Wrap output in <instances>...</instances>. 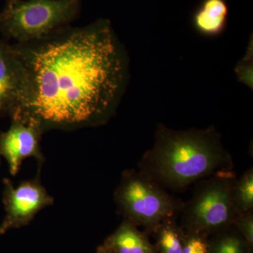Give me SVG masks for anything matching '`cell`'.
<instances>
[{
  "label": "cell",
  "mask_w": 253,
  "mask_h": 253,
  "mask_svg": "<svg viewBox=\"0 0 253 253\" xmlns=\"http://www.w3.org/2000/svg\"><path fill=\"white\" fill-rule=\"evenodd\" d=\"M13 45L27 68L31 94L11 118L34 121L45 132L101 126L114 115L126 89L129 61L109 20Z\"/></svg>",
  "instance_id": "1"
},
{
  "label": "cell",
  "mask_w": 253,
  "mask_h": 253,
  "mask_svg": "<svg viewBox=\"0 0 253 253\" xmlns=\"http://www.w3.org/2000/svg\"><path fill=\"white\" fill-rule=\"evenodd\" d=\"M234 167L232 157L214 126L175 130L162 123L156 128L152 147L138 163L139 172L174 192Z\"/></svg>",
  "instance_id": "2"
},
{
  "label": "cell",
  "mask_w": 253,
  "mask_h": 253,
  "mask_svg": "<svg viewBox=\"0 0 253 253\" xmlns=\"http://www.w3.org/2000/svg\"><path fill=\"white\" fill-rule=\"evenodd\" d=\"M81 0H6L0 33L16 44L42 41L79 17Z\"/></svg>",
  "instance_id": "3"
},
{
  "label": "cell",
  "mask_w": 253,
  "mask_h": 253,
  "mask_svg": "<svg viewBox=\"0 0 253 253\" xmlns=\"http://www.w3.org/2000/svg\"><path fill=\"white\" fill-rule=\"evenodd\" d=\"M236 177L234 171L224 170L196 183L191 199L184 203L179 214L184 232L210 236L232 225Z\"/></svg>",
  "instance_id": "4"
},
{
  "label": "cell",
  "mask_w": 253,
  "mask_h": 253,
  "mask_svg": "<svg viewBox=\"0 0 253 253\" xmlns=\"http://www.w3.org/2000/svg\"><path fill=\"white\" fill-rule=\"evenodd\" d=\"M114 201L124 219L149 233L166 219L177 218L184 206L180 199L135 169L123 172Z\"/></svg>",
  "instance_id": "5"
},
{
  "label": "cell",
  "mask_w": 253,
  "mask_h": 253,
  "mask_svg": "<svg viewBox=\"0 0 253 253\" xmlns=\"http://www.w3.org/2000/svg\"><path fill=\"white\" fill-rule=\"evenodd\" d=\"M3 183L5 216L0 224V234L27 226L42 210L54 204L39 176L16 186L9 179H4Z\"/></svg>",
  "instance_id": "6"
},
{
  "label": "cell",
  "mask_w": 253,
  "mask_h": 253,
  "mask_svg": "<svg viewBox=\"0 0 253 253\" xmlns=\"http://www.w3.org/2000/svg\"><path fill=\"white\" fill-rule=\"evenodd\" d=\"M31 94L27 68L13 44L0 41V116L19 112Z\"/></svg>",
  "instance_id": "7"
},
{
  "label": "cell",
  "mask_w": 253,
  "mask_h": 253,
  "mask_svg": "<svg viewBox=\"0 0 253 253\" xmlns=\"http://www.w3.org/2000/svg\"><path fill=\"white\" fill-rule=\"evenodd\" d=\"M44 131L38 123L21 117L11 118L7 131L0 133V156L6 160L11 175L19 171L23 161L27 158H36L40 165L44 157L41 141Z\"/></svg>",
  "instance_id": "8"
},
{
  "label": "cell",
  "mask_w": 253,
  "mask_h": 253,
  "mask_svg": "<svg viewBox=\"0 0 253 253\" xmlns=\"http://www.w3.org/2000/svg\"><path fill=\"white\" fill-rule=\"evenodd\" d=\"M103 246L109 253H156L147 236L126 219L106 240Z\"/></svg>",
  "instance_id": "9"
},
{
  "label": "cell",
  "mask_w": 253,
  "mask_h": 253,
  "mask_svg": "<svg viewBox=\"0 0 253 253\" xmlns=\"http://www.w3.org/2000/svg\"><path fill=\"white\" fill-rule=\"evenodd\" d=\"M228 14L225 0H204L193 17L195 29L204 36H217L226 27Z\"/></svg>",
  "instance_id": "10"
},
{
  "label": "cell",
  "mask_w": 253,
  "mask_h": 253,
  "mask_svg": "<svg viewBox=\"0 0 253 253\" xmlns=\"http://www.w3.org/2000/svg\"><path fill=\"white\" fill-rule=\"evenodd\" d=\"M176 218L162 221L153 231L156 236V253H181L185 233L177 224Z\"/></svg>",
  "instance_id": "11"
},
{
  "label": "cell",
  "mask_w": 253,
  "mask_h": 253,
  "mask_svg": "<svg viewBox=\"0 0 253 253\" xmlns=\"http://www.w3.org/2000/svg\"><path fill=\"white\" fill-rule=\"evenodd\" d=\"M252 251L234 225L209 236V253H252Z\"/></svg>",
  "instance_id": "12"
},
{
  "label": "cell",
  "mask_w": 253,
  "mask_h": 253,
  "mask_svg": "<svg viewBox=\"0 0 253 253\" xmlns=\"http://www.w3.org/2000/svg\"><path fill=\"white\" fill-rule=\"evenodd\" d=\"M233 204L236 214L253 212V169L249 168L239 178L233 187Z\"/></svg>",
  "instance_id": "13"
},
{
  "label": "cell",
  "mask_w": 253,
  "mask_h": 253,
  "mask_svg": "<svg viewBox=\"0 0 253 253\" xmlns=\"http://www.w3.org/2000/svg\"><path fill=\"white\" fill-rule=\"evenodd\" d=\"M253 40L250 41L249 47L242 59L240 60L235 68L240 83L253 89Z\"/></svg>",
  "instance_id": "14"
},
{
  "label": "cell",
  "mask_w": 253,
  "mask_h": 253,
  "mask_svg": "<svg viewBox=\"0 0 253 253\" xmlns=\"http://www.w3.org/2000/svg\"><path fill=\"white\" fill-rule=\"evenodd\" d=\"M181 253H209V236L185 233Z\"/></svg>",
  "instance_id": "15"
},
{
  "label": "cell",
  "mask_w": 253,
  "mask_h": 253,
  "mask_svg": "<svg viewBox=\"0 0 253 253\" xmlns=\"http://www.w3.org/2000/svg\"><path fill=\"white\" fill-rule=\"evenodd\" d=\"M232 225L246 240L250 248L253 247V212L236 214Z\"/></svg>",
  "instance_id": "16"
},
{
  "label": "cell",
  "mask_w": 253,
  "mask_h": 253,
  "mask_svg": "<svg viewBox=\"0 0 253 253\" xmlns=\"http://www.w3.org/2000/svg\"><path fill=\"white\" fill-rule=\"evenodd\" d=\"M109 253L106 251V250L104 249V246H101L97 250V253Z\"/></svg>",
  "instance_id": "17"
},
{
  "label": "cell",
  "mask_w": 253,
  "mask_h": 253,
  "mask_svg": "<svg viewBox=\"0 0 253 253\" xmlns=\"http://www.w3.org/2000/svg\"></svg>",
  "instance_id": "18"
}]
</instances>
